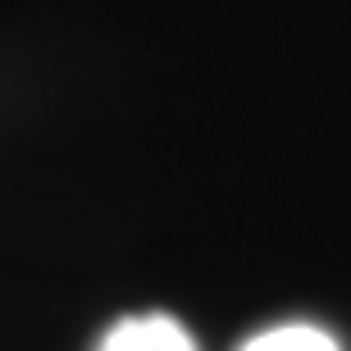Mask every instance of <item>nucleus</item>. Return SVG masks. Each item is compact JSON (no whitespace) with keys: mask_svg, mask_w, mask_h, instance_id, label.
Wrapping results in <instances>:
<instances>
[{"mask_svg":"<svg viewBox=\"0 0 351 351\" xmlns=\"http://www.w3.org/2000/svg\"><path fill=\"white\" fill-rule=\"evenodd\" d=\"M96 351H196V342L173 315L151 311V315H128V319H119V324L101 338Z\"/></svg>","mask_w":351,"mask_h":351,"instance_id":"f257e3e1","label":"nucleus"},{"mask_svg":"<svg viewBox=\"0 0 351 351\" xmlns=\"http://www.w3.org/2000/svg\"><path fill=\"white\" fill-rule=\"evenodd\" d=\"M237 351H342V347L319 324H274V328L251 333Z\"/></svg>","mask_w":351,"mask_h":351,"instance_id":"f03ea898","label":"nucleus"}]
</instances>
